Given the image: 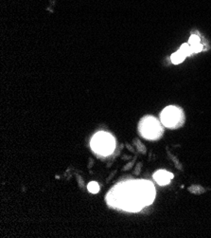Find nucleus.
<instances>
[{
	"label": "nucleus",
	"instance_id": "nucleus-1",
	"mask_svg": "<svg viewBox=\"0 0 211 238\" xmlns=\"http://www.w3.org/2000/svg\"><path fill=\"white\" fill-rule=\"evenodd\" d=\"M91 147L95 152L106 156L114 151L115 139L108 133L100 132L94 136L91 141Z\"/></svg>",
	"mask_w": 211,
	"mask_h": 238
},
{
	"label": "nucleus",
	"instance_id": "nucleus-2",
	"mask_svg": "<svg viewBox=\"0 0 211 238\" xmlns=\"http://www.w3.org/2000/svg\"><path fill=\"white\" fill-rule=\"evenodd\" d=\"M161 131L160 125L154 118L148 117L141 121L140 123V132L147 139H153L158 136Z\"/></svg>",
	"mask_w": 211,
	"mask_h": 238
},
{
	"label": "nucleus",
	"instance_id": "nucleus-3",
	"mask_svg": "<svg viewBox=\"0 0 211 238\" xmlns=\"http://www.w3.org/2000/svg\"><path fill=\"white\" fill-rule=\"evenodd\" d=\"M181 111L174 106H168L164 109L161 114V121L163 124L168 127H171L180 121Z\"/></svg>",
	"mask_w": 211,
	"mask_h": 238
},
{
	"label": "nucleus",
	"instance_id": "nucleus-4",
	"mask_svg": "<svg viewBox=\"0 0 211 238\" xmlns=\"http://www.w3.org/2000/svg\"><path fill=\"white\" fill-rule=\"evenodd\" d=\"M153 177H154V179L157 181L158 184L166 185V184L170 183V179L173 178V174L168 173V172H167V171L160 170V171H158V172H156L155 174L153 175Z\"/></svg>",
	"mask_w": 211,
	"mask_h": 238
},
{
	"label": "nucleus",
	"instance_id": "nucleus-5",
	"mask_svg": "<svg viewBox=\"0 0 211 238\" xmlns=\"http://www.w3.org/2000/svg\"><path fill=\"white\" fill-rule=\"evenodd\" d=\"M186 57H187V56L179 50L178 51H176L175 53L171 55V62L173 63V64H180V63H182L185 60Z\"/></svg>",
	"mask_w": 211,
	"mask_h": 238
},
{
	"label": "nucleus",
	"instance_id": "nucleus-6",
	"mask_svg": "<svg viewBox=\"0 0 211 238\" xmlns=\"http://www.w3.org/2000/svg\"><path fill=\"white\" fill-rule=\"evenodd\" d=\"M188 191L192 192V194H195V195H199V194H203V192H205V189L203 187L199 186V185H192L188 188Z\"/></svg>",
	"mask_w": 211,
	"mask_h": 238
},
{
	"label": "nucleus",
	"instance_id": "nucleus-7",
	"mask_svg": "<svg viewBox=\"0 0 211 238\" xmlns=\"http://www.w3.org/2000/svg\"><path fill=\"white\" fill-rule=\"evenodd\" d=\"M180 50H181L186 56L190 55V54L193 53V52H192V50H191V47H190V45H189V44H183V45H182V47H181V48H180Z\"/></svg>",
	"mask_w": 211,
	"mask_h": 238
},
{
	"label": "nucleus",
	"instance_id": "nucleus-8",
	"mask_svg": "<svg viewBox=\"0 0 211 238\" xmlns=\"http://www.w3.org/2000/svg\"><path fill=\"white\" fill-rule=\"evenodd\" d=\"M88 190L91 192H93V194H97L98 190H100V187H98V183H96V182H90L88 185Z\"/></svg>",
	"mask_w": 211,
	"mask_h": 238
},
{
	"label": "nucleus",
	"instance_id": "nucleus-9",
	"mask_svg": "<svg viewBox=\"0 0 211 238\" xmlns=\"http://www.w3.org/2000/svg\"><path fill=\"white\" fill-rule=\"evenodd\" d=\"M168 157H170V159L172 160V161L174 162V165L176 166L177 169H180V170H182V164L180 163V161H179V160L176 159V157H175L173 155H171L170 153H168Z\"/></svg>",
	"mask_w": 211,
	"mask_h": 238
},
{
	"label": "nucleus",
	"instance_id": "nucleus-10",
	"mask_svg": "<svg viewBox=\"0 0 211 238\" xmlns=\"http://www.w3.org/2000/svg\"><path fill=\"white\" fill-rule=\"evenodd\" d=\"M199 43H200V37L197 35H191L188 40V44L190 45V46H194V45H197Z\"/></svg>",
	"mask_w": 211,
	"mask_h": 238
},
{
	"label": "nucleus",
	"instance_id": "nucleus-11",
	"mask_svg": "<svg viewBox=\"0 0 211 238\" xmlns=\"http://www.w3.org/2000/svg\"><path fill=\"white\" fill-rule=\"evenodd\" d=\"M191 47V50H192V52L193 53H197V52H200V51H202L203 50V45H201V44H197V45H194V46H190Z\"/></svg>",
	"mask_w": 211,
	"mask_h": 238
},
{
	"label": "nucleus",
	"instance_id": "nucleus-12",
	"mask_svg": "<svg viewBox=\"0 0 211 238\" xmlns=\"http://www.w3.org/2000/svg\"><path fill=\"white\" fill-rule=\"evenodd\" d=\"M135 142L137 143V148L140 152H141L142 154H145L146 153V148H145V146H144L141 142H140L138 139H135Z\"/></svg>",
	"mask_w": 211,
	"mask_h": 238
}]
</instances>
